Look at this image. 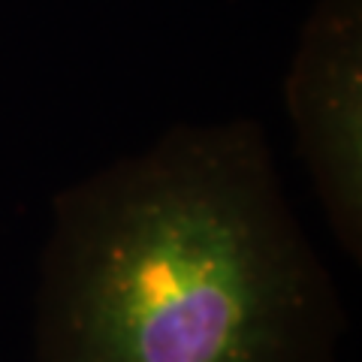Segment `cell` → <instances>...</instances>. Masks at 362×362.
Instances as JSON below:
<instances>
[{"instance_id":"1","label":"cell","mask_w":362,"mask_h":362,"mask_svg":"<svg viewBox=\"0 0 362 362\" xmlns=\"http://www.w3.org/2000/svg\"><path fill=\"white\" fill-rule=\"evenodd\" d=\"M311 275L247 142L166 148L76 218L49 362H293Z\"/></svg>"},{"instance_id":"2","label":"cell","mask_w":362,"mask_h":362,"mask_svg":"<svg viewBox=\"0 0 362 362\" xmlns=\"http://www.w3.org/2000/svg\"><path fill=\"white\" fill-rule=\"evenodd\" d=\"M359 0H323L290 78V109L344 245L359 247Z\"/></svg>"}]
</instances>
